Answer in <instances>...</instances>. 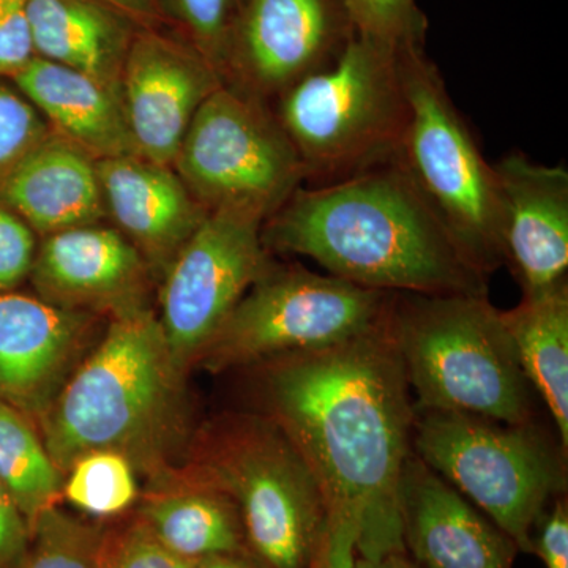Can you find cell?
I'll use <instances>...</instances> for the list:
<instances>
[{
	"label": "cell",
	"mask_w": 568,
	"mask_h": 568,
	"mask_svg": "<svg viewBox=\"0 0 568 568\" xmlns=\"http://www.w3.org/2000/svg\"><path fill=\"white\" fill-rule=\"evenodd\" d=\"M52 132L93 160L140 156L121 93L81 71L33 58L10 80Z\"/></svg>",
	"instance_id": "cell-20"
},
{
	"label": "cell",
	"mask_w": 568,
	"mask_h": 568,
	"mask_svg": "<svg viewBox=\"0 0 568 568\" xmlns=\"http://www.w3.org/2000/svg\"><path fill=\"white\" fill-rule=\"evenodd\" d=\"M0 204L43 235L97 224L106 213L95 160L55 133L2 182Z\"/></svg>",
	"instance_id": "cell-19"
},
{
	"label": "cell",
	"mask_w": 568,
	"mask_h": 568,
	"mask_svg": "<svg viewBox=\"0 0 568 568\" xmlns=\"http://www.w3.org/2000/svg\"><path fill=\"white\" fill-rule=\"evenodd\" d=\"M156 3L164 22H173L183 40L222 77L231 33L245 0H156Z\"/></svg>",
	"instance_id": "cell-27"
},
{
	"label": "cell",
	"mask_w": 568,
	"mask_h": 568,
	"mask_svg": "<svg viewBox=\"0 0 568 568\" xmlns=\"http://www.w3.org/2000/svg\"><path fill=\"white\" fill-rule=\"evenodd\" d=\"M500 317L528 377L558 429L568 455V282L537 294H523Z\"/></svg>",
	"instance_id": "cell-23"
},
{
	"label": "cell",
	"mask_w": 568,
	"mask_h": 568,
	"mask_svg": "<svg viewBox=\"0 0 568 568\" xmlns=\"http://www.w3.org/2000/svg\"><path fill=\"white\" fill-rule=\"evenodd\" d=\"M100 2L119 11L141 29H159L164 22L156 0H100Z\"/></svg>",
	"instance_id": "cell-35"
},
{
	"label": "cell",
	"mask_w": 568,
	"mask_h": 568,
	"mask_svg": "<svg viewBox=\"0 0 568 568\" xmlns=\"http://www.w3.org/2000/svg\"><path fill=\"white\" fill-rule=\"evenodd\" d=\"M405 555L420 568H514L517 544L417 457L399 481Z\"/></svg>",
	"instance_id": "cell-16"
},
{
	"label": "cell",
	"mask_w": 568,
	"mask_h": 568,
	"mask_svg": "<svg viewBox=\"0 0 568 568\" xmlns=\"http://www.w3.org/2000/svg\"><path fill=\"white\" fill-rule=\"evenodd\" d=\"M413 450L459 495L532 552V530L567 495V454L530 424L416 410Z\"/></svg>",
	"instance_id": "cell-7"
},
{
	"label": "cell",
	"mask_w": 568,
	"mask_h": 568,
	"mask_svg": "<svg viewBox=\"0 0 568 568\" xmlns=\"http://www.w3.org/2000/svg\"><path fill=\"white\" fill-rule=\"evenodd\" d=\"M276 102V119L312 186L398 160L410 111L399 52L386 44L353 36L328 69Z\"/></svg>",
	"instance_id": "cell-6"
},
{
	"label": "cell",
	"mask_w": 568,
	"mask_h": 568,
	"mask_svg": "<svg viewBox=\"0 0 568 568\" xmlns=\"http://www.w3.org/2000/svg\"><path fill=\"white\" fill-rule=\"evenodd\" d=\"M388 564H390L392 568H420L416 562H414V560L407 558L405 552L390 556V558H388Z\"/></svg>",
	"instance_id": "cell-38"
},
{
	"label": "cell",
	"mask_w": 568,
	"mask_h": 568,
	"mask_svg": "<svg viewBox=\"0 0 568 568\" xmlns=\"http://www.w3.org/2000/svg\"><path fill=\"white\" fill-rule=\"evenodd\" d=\"M36 254L31 227L0 204V293H10L31 275Z\"/></svg>",
	"instance_id": "cell-31"
},
{
	"label": "cell",
	"mask_w": 568,
	"mask_h": 568,
	"mask_svg": "<svg viewBox=\"0 0 568 568\" xmlns=\"http://www.w3.org/2000/svg\"><path fill=\"white\" fill-rule=\"evenodd\" d=\"M354 36L402 52L425 50L428 18L416 0H342Z\"/></svg>",
	"instance_id": "cell-28"
},
{
	"label": "cell",
	"mask_w": 568,
	"mask_h": 568,
	"mask_svg": "<svg viewBox=\"0 0 568 568\" xmlns=\"http://www.w3.org/2000/svg\"><path fill=\"white\" fill-rule=\"evenodd\" d=\"M193 564L164 547L138 518L125 528L104 532L99 568H192Z\"/></svg>",
	"instance_id": "cell-30"
},
{
	"label": "cell",
	"mask_w": 568,
	"mask_h": 568,
	"mask_svg": "<svg viewBox=\"0 0 568 568\" xmlns=\"http://www.w3.org/2000/svg\"><path fill=\"white\" fill-rule=\"evenodd\" d=\"M250 368L256 413L282 426L320 481L327 540L368 559L405 552L399 481L416 407L388 310L365 334Z\"/></svg>",
	"instance_id": "cell-1"
},
{
	"label": "cell",
	"mask_w": 568,
	"mask_h": 568,
	"mask_svg": "<svg viewBox=\"0 0 568 568\" xmlns=\"http://www.w3.org/2000/svg\"><path fill=\"white\" fill-rule=\"evenodd\" d=\"M506 265L523 294H537L567 282L568 171L547 166L521 152L493 163Z\"/></svg>",
	"instance_id": "cell-15"
},
{
	"label": "cell",
	"mask_w": 568,
	"mask_h": 568,
	"mask_svg": "<svg viewBox=\"0 0 568 568\" xmlns=\"http://www.w3.org/2000/svg\"><path fill=\"white\" fill-rule=\"evenodd\" d=\"M233 499L260 568H316L328 537L320 481L286 432L261 413L213 422L183 467Z\"/></svg>",
	"instance_id": "cell-5"
},
{
	"label": "cell",
	"mask_w": 568,
	"mask_h": 568,
	"mask_svg": "<svg viewBox=\"0 0 568 568\" xmlns=\"http://www.w3.org/2000/svg\"><path fill=\"white\" fill-rule=\"evenodd\" d=\"M136 469L123 455L91 452L78 458L65 473L63 497L92 517L121 515L136 503Z\"/></svg>",
	"instance_id": "cell-25"
},
{
	"label": "cell",
	"mask_w": 568,
	"mask_h": 568,
	"mask_svg": "<svg viewBox=\"0 0 568 568\" xmlns=\"http://www.w3.org/2000/svg\"><path fill=\"white\" fill-rule=\"evenodd\" d=\"M388 324L416 410L536 422V392L488 295L394 293Z\"/></svg>",
	"instance_id": "cell-4"
},
{
	"label": "cell",
	"mask_w": 568,
	"mask_h": 568,
	"mask_svg": "<svg viewBox=\"0 0 568 568\" xmlns=\"http://www.w3.org/2000/svg\"><path fill=\"white\" fill-rule=\"evenodd\" d=\"M263 224L239 213H207L164 271L159 320L183 375L271 267Z\"/></svg>",
	"instance_id": "cell-11"
},
{
	"label": "cell",
	"mask_w": 568,
	"mask_h": 568,
	"mask_svg": "<svg viewBox=\"0 0 568 568\" xmlns=\"http://www.w3.org/2000/svg\"><path fill=\"white\" fill-rule=\"evenodd\" d=\"M29 0H0V78L11 80L36 58Z\"/></svg>",
	"instance_id": "cell-32"
},
{
	"label": "cell",
	"mask_w": 568,
	"mask_h": 568,
	"mask_svg": "<svg viewBox=\"0 0 568 568\" xmlns=\"http://www.w3.org/2000/svg\"><path fill=\"white\" fill-rule=\"evenodd\" d=\"M532 552L545 568H568L567 495L556 497L532 530Z\"/></svg>",
	"instance_id": "cell-33"
},
{
	"label": "cell",
	"mask_w": 568,
	"mask_h": 568,
	"mask_svg": "<svg viewBox=\"0 0 568 568\" xmlns=\"http://www.w3.org/2000/svg\"><path fill=\"white\" fill-rule=\"evenodd\" d=\"M37 58L69 67L119 91L138 28L100 0H29Z\"/></svg>",
	"instance_id": "cell-21"
},
{
	"label": "cell",
	"mask_w": 568,
	"mask_h": 568,
	"mask_svg": "<svg viewBox=\"0 0 568 568\" xmlns=\"http://www.w3.org/2000/svg\"><path fill=\"white\" fill-rule=\"evenodd\" d=\"M222 84L219 71L192 44L159 29H140L119 85L140 156L173 168L194 115Z\"/></svg>",
	"instance_id": "cell-13"
},
{
	"label": "cell",
	"mask_w": 568,
	"mask_h": 568,
	"mask_svg": "<svg viewBox=\"0 0 568 568\" xmlns=\"http://www.w3.org/2000/svg\"><path fill=\"white\" fill-rule=\"evenodd\" d=\"M192 568H260V566L248 555H222L194 560Z\"/></svg>",
	"instance_id": "cell-37"
},
{
	"label": "cell",
	"mask_w": 568,
	"mask_h": 568,
	"mask_svg": "<svg viewBox=\"0 0 568 568\" xmlns=\"http://www.w3.org/2000/svg\"><path fill=\"white\" fill-rule=\"evenodd\" d=\"M28 523L0 485V568H14L29 545Z\"/></svg>",
	"instance_id": "cell-34"
},
{
	"label": "cell",
	"mask_w": 568,
	"mask_h": 568,
	"mask_svg": "<svg viewBox=\"0 0 568 568\" xmlns=\"http://www.w3.org/2000/svg\"><path fill=\"white\" fill-rule=\"evenodd\" d=\"M409 122L398 162L436 215L481 274L506 265L503 215L493 164L476 138L436 63L425 50L399 52Z\"/></svg>",
	"instance_id": "cell-8"
},
{
	"label": "cell",
	"mask_w": 568,
	"mask_h": 568,
	"mask_svg": "<svg viewBox=\"0 0 568 568\" xmlns=\"http://www.w3.org/2000/svg\"><path fill=\"white\" fill-rule=\"evenodd\" d=\"M316 568H392L388 559H368L354 552L334 551L324 548L323 558Z\"/></svg>",
	"instance_id": "cell-36"
},
{
	"label": "cell",
	"mask_w": 568,
	"mask_h": 568,
	"mask_svg": "<svg viewBox=\"0 0 568 568\" xmlns=\"http://www.w3.org/2000/svg\"><path fill=\"white\" fill-rule=\"evenodd\" d=\"M95 316L0 293V399L37 424L80 364Z\"/></svg>",
	"instance_id": "cell-14"
},
{
	"label": "cell",
	"mask_w": 568,
	"mask_h": 568,
	"mask_svg": "<svg viewBox=\"0 0 568 568\" xmlns=\"http://www.w3.org/2000/svg\"><path fill=\"white\" fill-rule=\"evenodd\" d=\"M205 211L271 219L305 182V168L265 103L222 84L201 104L173 164Z\"/></svg>",
	"instance_id": "cell-10"
},
{
	"label": "cell",
	"mask_w": 568,
	"mask_h": 568,
	"mask_svg": "<svg viewBox=\"0 0 568 568\" xmlns=\"http://www.w3.org/2000/svg\"><path fill=\"white\" fill-rule=\"evenodd\" d=\"M148 271L121 231L89 224L44 235L31 278L50 304L111 315L142 304Z\"/></svg>",
	"instance_id": "cell-17"
},
{
	"label": "cell",
	"mask_w": 568,
	"mask_h": 568,
	"mask_svg": "<svg viewBox=\"0 0 568 568\" xmlns=\"http://www.w3.org/2000/svg\"><path fill=\"white\" fill-rule=\"evenodd\" d=\"M267 252L315 261L366 290L488 295V276L467 260L398 162L323 186H301L263 224Z\"/></svg>",
	"instance_id": "cell-2"
},
{
	"label": "cell",
	"mask_w": 568,
	"mask_h": 568,
	"mask_svg": "<svg viewBox=\"0 0 568 568\" xmlns=\"http://www.w3.org/2000/svg\"><path fill=\"white\" fill-rule=\"evenodd\" d=\"M392 294L315 274L301 265L272 263L234 306L194 366L220 373L338 345L376 327L386 316Z\"/></svg>",
	"instance_id": "cell-9"
},
{
	"label": "cell",
	"mask_w": 568,
	"mask_h": 568,
	"mask_svg": "<svg viewBox=\"0 0 568 568\" xmlns=\"http://www.w3.org/2000/svg\"><path fill=\"white\" fill-rule=\"evenodd\" d=\"M183 376L152 310L111 313L102 339L37 420L52 462L65 474L82 455L110 450L152 478L173 469L168 455L181 439Z\"/></svg>",
	"instance_id": "cell-3"
},
{
	"label": "cell",
	"mask_w": 568,
	"mask_h": 568,
	"mask_svg": "<svg viewBox=\"0 0 568 568\" xmlns=\"http://www.w3.org/2000/svg\"><path fill=\"white\" fill-rule=\"evenodd\" d=\"M104 532L52 507L32 526L28 548L14 568H99Z\"/></svg>",
	"instance_id": "cell-26"
},
{
	"label": "cell",
	"mask_w": 568,
	"mask_h": 568,
	"mask_svg": "<svg viewBox=\"0 0 568 568\" xmlns=\"http://www.w3.org/2000/svg\"><path fill=\"white\" fill-rule=\"evenodd\" d=\"M152 480L140 519L164 547L189 560L248 555L241 515L226 493L183 470L170 469Z\"/></svg>",
	"instance_id": "cell-22"
},
{
	"label": "cell",
	"mask_w": 568,
	"mask_h": 568,
	"mask_svg": "<svg viewBox=\"0 0 568 568\" xmlns=\"http://www.w3.org/2000/svg\"><path fill=\"white\" fill-rule=\"evenodd\" d=\"M65 474L52 462L31 418L0 399V485L28 523L58 507Z\"/></svg>",
	"instance_id": "cell-24"
},
{
	"label": "cell",
	"mask_w": 568,
	"mask_h": 568,
	"mask_svg": "<svg viewBox=\"0 0 568 568\" xmlns=\"http://www.w3.org/2000/svg\"><path fill=\"white\" fill-rule=\"evenodd\" d=\"M95 162L104 205L118 231L132 242L149 271L164 274L209 212L171 166L142 156Z\"/></svg>",
	"instance_id": "cell-18"
},
{
	"label": "cell",
	"mask_w": 568,
	"mask_h": 568,
	"mask_svg": "<svg viewBox=\"0 0 568 568\" xmlns=\"http://www.w3.org/2000/svg\"><path fill=\"white\" fill-rule=\"evenodd\" d=\"M50 123L17 88L0 78V185L17 164L51 136Z\"/></svg>",
	"instance_id": "cell-29"
},
{
	"label": "cell",
	"mask_w": 568,
	"mask_h": 568,
	"mask_svg": "<svg viewBox=\"0 0 568 568\" xmlns=\"http://www.w3.org/2000/svg\"><path fill=\"white\" fill-rule=\"evenodd\" d=\"M353 36L342 0H245L227 44L223 84L257 102L278 100L328 69Z\"/></svg>",
	"instance_id": "cell-12"
}]
</instances>
